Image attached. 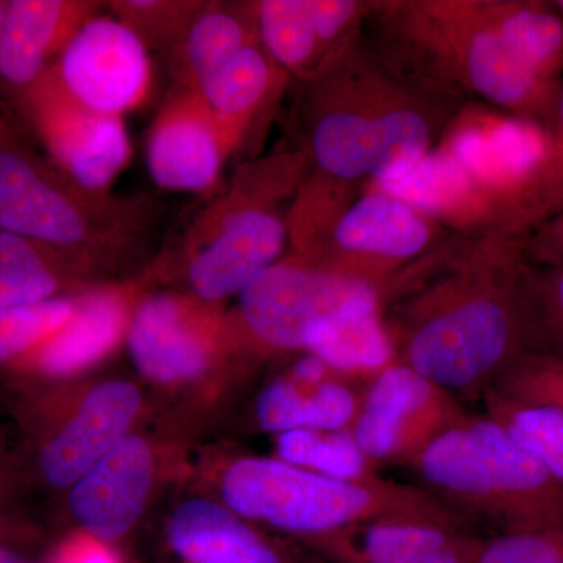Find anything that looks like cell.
<instances>
[{
  "label": "cell",
  "mask_w": 563,
  "mask_h": 563,
  "mask_svg": "<svg viewBox=\"0 0 563 563\" xmlns=\"http://www.w3.org/2000/svg\"><path fill=\"white\" fill-rule=\"evenodd\" d=\"M451 235L388 192L309 169L288 213V254L380 290Z\"/></svg>",
  "instance_id": "8992f818"
},
{
  "label": "cell",
  "mask_w": 563,
  "mask_h": 563,
  "mask_svg": "<svg viewBox=\"0 0 563 563\" xmlns=\"http://www.w3.org/2000/svg\"><path fill=\"white\" fill-rule=\"evenodd\" d=\"M129 351L136 368L155 383H185L211 362L214 322L195 302L176 295L147 296L132 314Z\"/></svg>",
  "instance_id": "ac0fdd59"
},
{
  "label": "cell",
  "mask_w": 563,
  "mask_h": 563,
  "mask_svg": "<svg viewBox=\"0 0 563 563\" xmlns=\"http://www.w3.org/2000/svg\"><path fill=\"white\" fill-rule=\"evenodd\" d=\"M298 91L307 169L340 184L398 179L435 150L461 99L361 46Z\"/></svg>",
  "instance_id": "7a4b0ae2"
},
{
  "label": "cell",
  "mask_w": 563,
  "mask_h": 563,
  "mask_svg": "<svg viewBox=\"0 0 563 563\" xmlns=\"http://www.w3.org/2000/svg\"><path fill=\"white\" fill-rule=\"evenodd\" d=\"M435 150L490 195L517 231L553 217V140L542 122L466 101Z\"/></svg>",
  "instance_id": "9c48e42d"
},
{
  "label": "cell",
  "mask_w": 563,
  "mask_h": 563,
  "mask_svg": "<svg viewBox=\"0 0 563 563\" xmlns=\"http://www.w3.org/2000/svg\"><path fill=\"white\" fill-rule=\"evenodd\" d=\"M306 174L301 146L236 168L177 244L196 298L214 303L240 295L288 254V213Z\"/></svg>",
  "instance_id": "5b68a950"
},
{
  "label": "cell",
  "mask_w": 563,
  "mask_h": 563,
  "mask_svg": "<svg viewBox=\"0 0 563 563\" xmlns=\"http://www.w3.org/2000/svg\"><path fill=\"white\" fill-rule=\"evenodd\" d=\"M140 406V390L128 380L96 385L77 412L41 442L38 468L43 479L55 488L76 484L128 437Z\"/></svg>",
  "instance_id": "d6986e66"
},
{
  "label": "cell",
  "mask_w": 563,
  "mask_h": 563,
  "mask_svg": "<svg viewBox=\"0 0 563 563\" xmlns=\"http://www.w3.org/2000/svg\"><path fill=\"white\" fill-rule=\"evenodd\" d=\"M3 121H5V118H3L2 114H0V124H2Z\"/></svg>",
  "instance_id": "7bdbcfd3"
},
{
  "label": "cell",
  "mask_w": 563,
  "mask_h": 563,
  "mask_svg": "<svg viewBox=\"0 0 563 563\" xmlns=\"http://www.w3.org/2000/svg\"><path fill=\"white\" fill-rule=\"evenodd\" d=\"M368 383L332 373L318 383L296 376L292 369L263 388L255 406L258 426L266 432L295 429L344 431L361 412Z\"/></svg>",
  "instance_id": "d4e9b609"
},
{
  "label": "cell",
  "mask_w": 563,
  "mask_h": 563,
  "mask_svg": "<svg viewBox=\"0 0 563 563\" xmlns=\"http://www.w3.org/2000/svg\"><path fill=\"white\" fill-rule=\"evenodd\" d=\"M481 16L526 68L553 84L563 79V14L542 0H476Z\"/></svg>",
  "instance_id": "83f0119b"
},
{
  "label": "cell",
  "mask_w": 563,
  "mask_h": 563,
  "mask_svg": "<svg viewBox=\"0 0 563 563\" xmlns=\"http://www.w3.org/2000/svg\"><path fill=\"white\" fill-rule=\"evenodd\" d=\"M422 488L448 509L498 532L563 518V484L487 413L433 440L412 463Z\"/></svg>",
  "instance_id": "52a82bcc"
},
{
  "label": "cell",
  "mask_w": 563,
  "mask_h": 563,
  "mask_svg": "<svg viewBox=\"0 0 563 563\" xmlns=\"http://www.w3.org/2000/svg\"><path fill=\"white\" fill-rule=\"evenodd\" d=\"M310 543L332 563H474L484 537L457 518L385 515Z\"/></svg>",
  "instance_id": "9a60e30c"
},
{
  "label": "cell",
  "mask_w": 563,
  "mask_h": 563,
  "mask_svg": "<svg viewBox=\"0 0 563 563\" xmlns=\"http://www.w3.org/2000/svg\"><path fill=\"white\" fill-rule=\"evenodd\" d=\"M229 157L228 141L201 96L173 88L147 133L146 162L154 184L168 191L217 190Z\"/></svg>",
  "instance_id": "2e32d148"
},
{
  "label": "cell",
  "mask_w": 563,
  "mask_h": 563,
  "mask_svg": "<svg viewBox=\"0 0 563 563\" xmlns=\"http://www.w3.org/2000/svg\"><path fill=\"white\" fill-rule=\"evenodd\" d=\"M474 563H563V518L520 531L496 532L484 539Z\"/></svg>",
  "instance_id": "d590c367"
},
{
  "label": "cell",
  "mask_w": 563,
  "mask_h": 563,
  "mask_svg": "<svg viewBox=\"0 0 563 563\" xmlns=\"http://www.w3.org/2000/svg\"><path fill=\"white\" fill-rule=\"evenodd\" d=\"M0 563H31L27 559L22 558V555L14 553L10 548L2 547L0 544Z\"/></svg>",
  "instance_id": "ab89813d"
},
{
  "label": "cell",
  "mask_w": 563,
  "mask_h": 563,
  "mask_svg": "<svg viewBox=\"0 0 563 563\" xmlns=\"http://www.w3.org/2000/svg\"><path fill=\"white\" fill-rule=\"evenodd\" d=\"M526 254L533 266H563V210L528 233Z\"/></svg>",
  "instance_id": "8d00e7d4"
},
{
  "label": "cell",
  "mask_w": 563,
  "mask_h": 563,
  "mask_svg": "<svg viewBox=\"0 0 563 563\" xmlns=\"http://www.w3.org/2000/svg\"><path fill=\"white\" fill-rule=\"evenodd\" d=\"M74 298L0 309V366L21 362L69 320Z\"/></svg>",
  "instance_id": "836d02e7"
},
{
  "label": "cell",
  "mask_w": 563,
  "mask_h": 563,
  "mask_svg": "<svg viewBox=\"0 0 563 563\" xmlns=\"http://www.w3.org/2000/svg\"><path fill=\"white\" fill-rule=\"evenodd\" d=\"M373 7L374 0H257L258 41L291 80L303 84L361 46Z\"/></svg>",
  "instance_id": "4fadbf2b"
},
{
  "label": "cell",
  "mask_w": 563,
  "mask_h": 563,
  "mask_svg": "<svg viewBox=\"0 0 563 563\" xmlns=\"http://www.w3.org/2000/svg\"><path fill=\"white\" fill-rule=\"evenodd\" d=\"M553 140V191L554 214L563 210V84L559 92L553 124L550 128Z\"/></svg>",
  "instance_id": "74e56055"
},
{
  "label": "cell",
  "mask_w": 563,
  "mask_h": 563,
  "mask_svg": "<svg viewBox=\"0 0 563 563\" xmlns=\"http://www.w3.org/2000/svg\"><path fill=\"white\" fill-rule=\"evenodd\" d=\"M168 542L185 563H296L240 515L203 499L181 504L174 512Z\"/></svg>",
  "instance_id": "cb8c5ba5"
},
{
  "label": "cell",
  "mask_w": 563,
  "mask_h": 563,
  "mask_svg": "<svg viewBox=\"0 0 563 563\" xmlns=\"http://www.w3.org/2000/svg\"><path fill=\"white\" fill-rule=\"evenodd\" d=\"M485 413L498 421L548 473L563 484V413L484 393Z\"/></svg>",
  "instance_id": "4dcf8cb0"
},
{
  "label": "cell",
  "mask_w": 563,
  "mask_h": 563,
  "mask_svg": "<svg viewBox=\"0 0 563 563\" xmlns=\"http://www.w3.org/2000/svg\"><path fill=\"white\" fill-rule=\"evenodd\" d=\"M132 314L128 290L101 287L80 292L69 320L27 358L46 376H73L117 347L129 332Z\"/></svg>",
  "instance_id": "603a6c76"
},
{
  "label": "cell",
  "mask_w": 563,
  "mask_h": 563,
  "mask_svg": "<svg viewBox=\"0 0 563 563\" xmlns=\"http://www.w3.org/2000/svg\"><path fill=\"white\" fill-rule=\"evenodd\" d=\"M528 233L451 235L383 291L396 362L457 398H483L533 350Z\"/></svg>",
  "instance_id": "6da1fadb"
},
{
  "label": "cell",
  "mask_w": 563,
  "mask_h": 563,
  "mask_svg": "<svg viewBox=\"0 0 563 563\" xmlns=\"http://www.w3.org/2000/svg\"><path fill=\"white\" fill-rule=\"evenodd\" d=\"M409 203L453 235L520 232L457 163L433 150L398 179L368 185ZM528 233V232H523Z\"/></svg>",
  "instance_id": "ffe728a7"
},
{
  "label": "cell",
  "mask_w": 563,
  "mask_h": 563,
  "mask_svg": "<svg viewBox=\"0 0 563 563\" xmlns=\"http://www.w3.org/2000/svg\"><path fill=\"white\" fill-rule=\"evenodd\" d=\"M468 417L461 398L395 362L366 385L351 432L374 465L409 466Z\"/></svg>",
  "instance_id": "7c38bea8"
},
{
  "label": "cell",
  "mask_w": 563,
  "mask_h": 563,
  "mask_svg": "<svg viewBox=\"0 0 563 563\" xmlns=\"http://www.w3.org/2000/svg\"><path fill=\"white\" fill-rule=\"evenodd\" d=\"M290 81V76L269 58L257 40L243 47L195 92L220 124L233 155L257 135Z\"/></svg>",
  "instance_id": "7402d4cb"
},
{
  "label": "cell",
  "mask_w": 563,
  "mask_h": 563,
  "mask_svg": "<svg viewBox=\"0 0 563 563\" xmlns=\"http://www.w3.org/2000/svg\"><path fill=\"white\" fill-rule=\"evenodd\" d=\"M151 479L150 446L128 435L73 485L70 512L99 540L121 539L140 520Z\"/></svg>",
  "instance_id": "44dd1931"
},
{
  "label": "cell",
  "mask_w": 563,
  "mask_h": 563,
  "mask_svg": "<svg viewBox=\"0 0 563 563\" xmlns=\"http://www.w3.org/2000/svg\"><path fill=\"white\" fill-rule=\"evenodd\" d=\"M279 461L344 483L376 484L384 481L361 450L351 429L314 431L295 429L277 435Z\"/></svg>",
  "instance_id": "f546056e"
},
{
  "label": "cell",
  "mask_w": 563,
  "mask_h": 563,
  "mask_svg": "<svg viewBox=\"0 0 563 563\" xmlns=\"http://www.w3.org/2000/svg\"><path fill=\"white\" fill-rule=\"evenodd\" d=\"M55 563H120L114 554L101 547H87V544H74L66 548L58 555Z\"/></svg>",
  "instance_id": "f35d334b"
},
{
  "label": "cell",
  "mask_w": 563,
  "mask_h": 563,
  "mask_svg": "<svg viewBox=\"0 0 563 563\" xmlns=\"http://www.w3.org/2000/svg\"><path fill=\"white\" fill-rule=\"evenodd\" d=\"M79 274L57 251L0 229V309L68 298L63 292Z\"/></svg>",
  "instance_id": "f1b7e54d"
},
{
  "label": "cell",
  "mask_w": 563,
  "mask_h": 563,
  "mask_svg": "<svg viewBox=\"0 0 563 563\" xmlns=\"http://www.w3.org/2000/svg\"><path fill=\"white\" fill-rule=\"evenodd\" d=\"M533 350L563 357V266H529Z\"/></svg>",
  "instance_id": "e575fe53"
},
{
  "label": "cell",
  "mask_w": 563,
  "mask_h": 563,
  "mask_svg": "<svg viewBox=\"0 0 563 563\" xmlns=\"http://www.w3.org/2000/svg\"><path fill=\"white\" fill-rule=\"evenodd\" d=\"M365 29L372 46L446 95L553 124L563 81L526 68L476 0H376Z\"/></svg>",
  "instance_id": "3957f363"
},
{
  "label": "cell",
  "mask_w": 563,
  "mask_h": 563,
  "mask_svg": "<svg viewBox=\"0 0 563 563\" xmlns=\"http://www.w3.org/2000/svg\"><path fill=\"white\" fill-rule=\"evenodd\" d=\"M221 492L229 509L244 520L309 542L385 515L463 520L422 487L387 479L344 483L279 459H239L224 473Z\"/></svg>",
  "instance_id": "ba28073f"
},
{
  "label": "cell",
  "mask_w": 563,
  "mask_h": 563,
  "mask_svg": "<svg viewBox=\"0 0 563 563\" xmlns=\"http://www.w3.org/2000/svg\"><path fill=\"white\" fill-rule=\"evenodd\" d=\"M106 2L3 0L0 99L13 106L60 60L77 31Z\"/></svg>",
  "instance_id": "e0dca14e"
},
{
  "label": "cell",
  "mask_w": 563,
  "mask_h": 563,
  "mask_svg": "<svg viewBox=\"0 0 563 563\" xmlns=\"http://www.w3.org/2000/svg\"><path fill=\"white\" fill-rule=\"evenodd\" d=\"M553 3H554L555 9L561 11V13L563 14V0H555V2H553Z\"/></svg>",
  "instance_id": "60d3db41"
},
{
  "label": "cell",
  "mask_w": 563,
  "mask_h": 563,
  "mask_svg": "<svg viewBox=\"0 0 563 563\" xmlns=\"http://www.w3.org/2000/svg\"><path fill=\"white\" fill-rule=\"evenodd\" d=\"M2 13H3V0H0V21H2Z\"/></svg>",
  "instance_id": "b9f144b4"
},
{
  "label": "cell",
  "mask_w": 563,
  "mask_h": 563,
  "mask_svg": "<svg viewBox=\"0 0 563 563\" xmlns=\"http://www.w3.org/2000/svg\"><path fill=\"white\" fill-rule=\"evenodd\" d=\"M155 206L87 190L0 124V229L57 251L81 273L150 246Z\"/></svg>",
  "instance_id": "277c9868"
},
{
  "label": "cell",
  "mask_w": 563,
  "mask_h": 563,
  "mask_svg": "<svg viewBox=\"0 0 563 563\" xmlns=\"http://www.w3.org/2000/svg\"><path fill=\"white\" fill-rule=\"evenodd\" d=\"M74 99L110 117L139 109L150 95V51L120 20L96 14L85 22L55 65Z\"/></svg>",
  "instance_id": "5bb4252c"
},
{
  "label": "cell",
  "mask_w": 563,
  "mask_h": 563,
  "mask_svg": "<svg viewBox=\"0 0 563 563\" xmlns=\"http://www.w3.org/2000/svg\"><path fill=\"white\" fill-rule=\"evenodd\" d=\"M306 352L344 377L369 383L396 362L383 299L350 307L321 322Z\"/></svg>",
  "instance_id": "4316f807"
},
{
  "label": "cell",
  "mask_w": 563,
  "mask_h": 563,
  "mask_svg": "<svg viewBox=\"0 0 563 563\" xmlns=\"http://www.w3.org/2000/svg\"><path fill=\"white\" fill-rule=\"evenodd\" d=\"M11 110L43 144L47 158L87 190L109 192L131 161L124 120L74 99L55 66Z\"/></svg>",
  "instance_id": "8fae6325"
},
{
  "label": "cell",
  "mask_w": 563,
  "mask_h": 563,
  "mask_svg": "<svg viewBox=\"0 0 563 563\" xmlns=\"http://www.w3.org/2000/svg\"><path fill=\"white\" fill-rule=\"evenodd\" d=\"M202 3V0H113L106 5L143 41L147 51L163 52L169 58Z\"/></svg>",
  "instance_id": "1f68e13d"
},
{
  "label": "cell",
  "mask_w": 563,
  "mask_h": 563,
  "mask_svg": "<svg viewBox=\"0 0 563 563\" xmlns=\"http://www.w3.org/2000/svg\"><path fill=\"white\" fill-rule=\"evenodd\" d=\"M488 390L509 401L550 407L563 413V357L526 351L503 369Z\"/></svg>",
  "instance_id": "d6a6232c"
},
{
  "label": "cell",
  "mask_w": 563,
  "mask_h": 563,
  "mask_svg": "<svg viewBox=\"0 0 563 563\" xmlns=\"http://www.w3.org/2000/svg\"><path fill=\"white\" fill-rule=\"evenodd\" d=\"M257 40L255 2H203L169 55L174 88L198 91L203 81Z\"/></svg>",
  "instance_id": "484cf974"
},
{
  "label": "cell",
  "mask_w": 563,
  "mask_h": 563,
  "mask_svg": "<svg viewBox=\"0 0 563 563\" xmlns=\"http://www.w3.org/2000/svg\"><path fill=\"white\" fill-rule=\"evenodd\" d=\"M243 331L272 351H307L314 329L350 307L380 301L383 290L287 254L240 292Z\"/></svg>",
  "instance_id": "30bf717a"
}]
</instances>
